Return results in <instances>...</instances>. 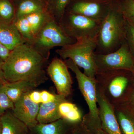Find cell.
Instances as JSON below:
<instances>
[{"label":"cell","instance_id":"obj_1","mask_svg":"<svg viewBox=\"0 0 134 134\" xmlns=\"http://www.w3.org/2000/svg\"><path fill=\"white\" fill-rule=\"evenodd\" d=\"M47 61L28 44L18 46L3 63L5 79L9 82L29 81L38 86L47 80L45 68Z\"/></svg>","mask_w":134,"mask_h":134},{"label":"cell","instance_id":"obj_2","mask_svg":"<svg viewBox=\"0 0 134 134\" xmlns=\"http://www.w3.org/2000/svg\"><path fill=\"white\" fill-rule=\"evenodd\" d=\"M97 85L114 107L126 103L134 85L131 71L122 69L97 70Z\"/></svg>","mask_w":134,"mask_h":134},{"label":"cell","instance_id":"obj_3","mask_svg":"<svg viewBox=\"0 0 134 134\" xmlns=\"http://www.w3.org/2000/svg\"><path fill=\"white\" fill-rule=\"evenodd\" d=\"M126 23V19L119 5H111L108 14L101 22L95 52L107 54L119 49L125 40Z\"/></svg>","mask_w":134,"mask_h":134},{"label":"cell","instance_id":"obj_4","mask_svg":"<svg viewBox=\"0 0 134 134\" xmlns=\"http://www.w3.org/2000/svg\"><path fill=\"white\" fill-rule=\"evenodd\" d=\"M65 62L68 68L75 75L79 90L88 107L89 112L83 116L82 122L90 134H96L101 128L97 102L96 79L86 75L72 60L68 59Z\"/></svg>","mask_w":134,"mask_h":134},{"label":"cell","instance_id":"obj_5","mask_svg":"<svg viewBox=\"0 0 134 134\" xmlns=\"http://www.w3.org/2000/svg\"><path fill=\"white\" fill-rule=\"evenodd\" d=\"M97 47V38H82L71 44L65 46L55 51L63 60H72L83 73L89 77L96 78L97 68L93 54Z\"/></svg>","mask_w":134,"mask_h":134},{"label":"cell","instance_id":"obj_6","mask_svg":"<svg viewBox=\"0 0 134 134\" xmlns=\"http://www.w3.org/2000/svg\"><path fill=\"white\" fill-rule=\"evenodd\" d=\"M76 41L67 35L60 24L51 17L29 45L48 60L53 48L63 47Z\"/></svg>","mask_w":134,"mask_h":134},{"label":"cell","instance_id":"obj_7","mask_svg":"<svg viewBox=\"0 0 134 134\" xmlns=\"http://www.w3.org/2000/svg\"><path fill=\"white\" fill-rule=\"evenodd\" d=\"M101 22L66 11L60 24L66 34L77 40L82 38H97Z\"/></svg>","mask_w":134,"mask_h":134},{"label":"cell","instance_id":"obj_8","mask_svg":"<svg viewBox=\"0 0 134 134\" xmlns=\"http://www.w3.org/2000/svg\"><path fill=\"white\" fill-rule=\"evenodd\" d=\"M93 58L97 70L122 69L132 72L134 68V59L126 40L116 51L107 54L95 52Z\"/></svg>","mask_w":134,"mask_h":134},{"label":"cell","instance_id":"obj_9","mask_svg":"<svg viewBox=\"0 0 134 134\" xmlns=\"http://www.w3.org/2000/svg\"><path fill=\"white\" fill-rule=\"evenodd\" d=\"M109 2V0H71L66 11L101 22L111 6Z\"/></svg>","mask_w":134,"mask_h":134},{"label":"cell","instance_id":"obj_10","mask_svg":"<svg viewBox=\"0 0 134 134\" xmlns=\"http://www.w3.org/2000/svg\"><path fill=\"white\" fill-rule=\"evenodd\" d=\"M68 69L65 61L55 57L46 69L55 85L58 94L66 97L71 95L73 84Z\"/></svg>","mask_w":134,"mask_h":134},{"label":"cell","instance_id":"obj_11","mask_svg":"<svg viewBox=\"0 0 134 134\" xmlns=\"http://www.w3.org/2000/svg\"><path fill=\"white\" fill-rule=\"evenodd\" d=\"M51 17L46 10L22 17L14 23L26 44H29Z\"/></svg>","mask_w":134,"mask_h":134},{"label":"cell","instance_id":"obj_12","mask_svg":"<svg viewBox=\"0 0 134 134\" xmlns=\"http://www.w3.org/2000/svg\"><path fill=\"white\" fill-rule=\"evenodd\" d=\"M97 98L101 129L108 134H122L115 116L114 107L97 85Z\"/></svg>","mask_w":134,"mask_h":134},{"label":"cell","instance_id":"obj_13","mask_svg":"<svg viewBox=\"0 0 134 134\" xmlns=\"http://www.w3.org/2000/svg\"><path fill=\"white\" fill-rule=\"evenodd\" d=\"M30 92L23 95L14 103L12 111L15 117L32 129L38 124L37 118L40 104H36L30 99L28 96Z\"/></svg>","mask_w":134,"mask_h":134},{"label":"cell","instance_id":"obj_14","mask_svg":"<svg viewBox=\"0 0 134 134\" xmlns=\"http://www.w3.org/2000/svg\"><path fill=\"white\" fill-rule=\"evenodd\" d=\"M0 42L10 51L26 43L14 23L0 21Z\"/></svg>","mask_w":134,"mask_h":134},{"label":"cell","instance_id":"obj_15","mask_svg":"<svg viewBox=\"0 0 134 134\" xmlns=\"http://www.w3.org/2000/svg\"><path fill=\"white\" fill-rule=\"evenodd\" d=\"M66 97L56 94L55 100L50 103H41L37 120L39 124H47L62 119L59 111L60 104L66 100Z\"/></svg>","mask_w":134,"mask_h":134},{"label":"cell","instance_id":"obj_16","mask_svg":"<svg viewBox=\"0 0 134 134\" xmlns=\"http://www.w3.org/2000/svg\"><path fill=\"white\" fill-rule=\"evenodd\" d=\"M114 112L122 134H134V111L125 103L114 107Z\"/></svg>","mask_w":134,"mask_h":134},{"label":"cell","instance_id":"obj_17","mask_svg":"<svg viewBox=\"0 0 134 134\" xmlns=\"http://www.w3.org/2000/svg\"><path fill=\"white\" fill-rule=\"evenodd\" d=\"M14 22L22 17L47 10L46 3L41 0H14Z\"/></svg>","mask_w":134,"mask_h":134},{"label":"cell","instance_id":"obj_18","mask_svg":"<svg viewBox=\"0 0 134 134\" xmlns=\"http://www.w3.org/2000/svg\"><path fill=\"white\" fill-rule=\"evenodd\" d=\"M2 134H28L29 129L24 122L15 117L12 113L5 112L0 119Z\"/></svg>","mask_w":134,"mask_h":134},{"label":"cell","instance_id":"obj_19","mask_svg":"<svg viewBox=\"0 0 134 134\" xmlns=\"http://www.w3.org/2000/svg\"><path fill=\"white\" fill-rule=\"evenodd\" d=\"M37 87V86L34 83L26 81L7 82L3 85L5 92L14 103L23 95L32 91Z\"/></svg>","mask_w":134,"mask_h":134},{"label":"cell","instance_id":"obj_20","mask_svg":"<svg viewBox=\"0 0 134 134\" xmlns=\"http://www.w3.org/2000/svg\"><path fill=\"white\" fill-rule=\"evenodd\" d=\"M59 111L62 119L72 124H79L82 121V113L75 104L68 100L60 104Z\"/></svg>","mask_w":134,"mask_h":134},{"label":"cell","instance_id":"obj_21","mask_svg":"<svg viewBox=\"0 0 134 134\" xmlns=\"http://www.w3.org/2000/svg\"><path fill=\"white\" fill-rule=\"evenodd\" d=\"M70 122L62 119L47 124H38L33 128L37 134H65Z\"/></svg>","mask_w":134,"mask_h":134},{"label":"cell","instance_id":"obj_22","mask_svg":"<svg viewBox=\"0 0 134 134\" xmlns=\"http://www.w3.org/2000/svg\"><path fill=\"white\" fill-rule=\"evenodd\" d=\"M71 0H48L47 10L52 18L60 23Z\"/></svg>","mask_w":134,"mask_h":134},{"label":"cell","instance_id":"obj_23","mask_svg":"<svg viewBox=\"0 0 134 134\" xmlns=\"http://www.w3.org/2000/svg\"><path fill=\"white\" fill-rule=\"evenodd\" d=\"M15 9L13 1L0 0V21L14 23Z\"/></svg>","mask_w":134,"mask_h":134},{"label":"cell","instance_id":"obj_24","mask_svg":"<svg viewBox=\"0 0 134 134\" xmlns=\"http://www.w3.org/2000/svg\"><path fill=\"white\" fill-rule=\"evenodd\" d=\"M14 103L10 100L4 90L3 85L0 86V112L4 114L8 110H12Z\"/></svg>","mask_w":134,"mask_h":134},{"label":"cell","instance_id":"obj_25","mask_svg":"<svg viewBox=\"0 0 134 134\" xmlns=\"http://www.w3.org/2000/svg\"><path fill=\"white\" fill-rule=\"evenodd\" d=\"M125 40L130 52L134 59V26L126 20L125 26Z\"/></svg>","mask_w":134,"mask_h":134},{"label":"cell","instance_id":"obj_26","mask_svg":"<svg viewBox=\"0 0 134 134\" xmlns=\"http://www.w3.org/2000/svg\"><path fill=\"white\" fill-rule=\"evenodd\" d=\"M119 7L125 18L134 19V0H124Z\"/></svg>","mask_w":134,"mask_h":134},{"label":"cell","instance_id":"obj_27","mask_svg":"<svg viewBox=\"0 0 134 134\" xmlns=\"http://www.w3.org/2000/svg\"><path fill=\"white\" fill-rule=\"evenodd\" d=\"M41 103H50L55 100L56 94H53L46 91L40 92Z\"/></svg>","mask_w":134,"mask_h":134},{"label":"cell","instance_id":"obj_28","mask_svg":"<svg viewBox=\"0 0 134 134\" xmlns=\"http://www.w3.org/2000/svg\"><path fill=\"white\" fill-rule=\"evenodd\" d=\"M28 96L30 99L34 103L37 104H41L40 92L32 91L29 92Z\"/></svg>","mask_w":134,"mask_h":134},{"label":"cell","instance_id":"obj_29","mask_svg":"<svg viewBox=\"0 0 134 134\" xmlns=\"http://www.w3.org/2000/svg\"><path fill=\"white\" fill-rule=\"evenodd\" d=\"M10 52L11 51L4 46L0 42V60L4 62L9 56Z\"/></svg>","mask_w":134,"mask_h":134},{"label":"cell","instance_id":"obj_30","mask_svg":"<svg viewBox=\"0 0 134 134\" xmlns=\"http://www.w3.org/2000/svg\"><path fill=\"white\" fill-rule=\"evenodd\" d=\"M70 134H90L88 130L82 123H79L77 127L73 130Z\"/></svg>","mask_w":134,"mask_h":134},{"label":"cell","instance_id":"obj_31","mask_svg":"<svg viewBox=\"0 0 134 134\" xmlns=\"http://www.w3.org/2000/svg\"><path fill=\"white\" fill-rule=\"evenodd\" d=\"M126 103L134 111V85L130 93Z\"/></svg>","mask_w":134,"mask_h":134},{"label":"cell","instance_id":"obj_32","mask_svg":"<svg viewBox=\"0 0 134 134\" xmlns=\"http://www.w3.org/2000/svg\"><path fill=\"white\" fill-rule=\"evenodd\" d=\"M3 62L0 60V86L4 85L7 82L5 79L2 70V65Z\"/></svg>","mask_w":134,"mask_h":134},{"label":"cell","instance_id":"obj_33","mask_svg":"<svg viewBox=\"0 0 134 134\" xmlns=\"http://www.w3.org/2000/svg\"><path fill=\"white\" fill-rule=\"evenodd\" d=\"M96 134H108L107 133H106L102 129L100 128L97 131V133Z\"/></svg>","mask_w":134,"mask_h":134},{"label":"cell","instance_id":"obj_34","mask_svg":"<svg viewBox=\"0 0 134 134\" xmlns=\"http://www.w3.org/2000/svg\"><path fill=\"white\" fill-rule=\"evenodd\" d=\"M127 21L129 22L130 23L132 24L133 26H134V19L132 18H125Z\"/></svg>","mask_w":134,"mask_h":134},{"label":"cell","instance_id":"obj_35","mask_svg":"<svg viewBox=\"0 0 134 134\" xmlns=\"http://www.w3.org/2000/svg\"><path fill=\"white\" fill-rule=\"evenodd\" d=\"M0 134H2V126L0 121Z\"/></svg>","mask_w":134,"mask_h":134},{"label":"cell","instance_id":"obj_36","mask_svg":"<svg viewBox=\"0 0 134 134\" xmlns=\"http://www.w3.org/2000/svg\"><path fill=\"white\" fill-rule=\"evenodd\" d=\"M132 74H133V78L134 80V68H133V71H132Z\"/></svg>","mask_w":134,"mask_h":134},{"label":"cell","instance_id":"obj_37","mask_svg":"<svg viewBox=\"0 0 134 134\" xmlns=\"http://www.w3.org/2000/svg\"><path fill=\"white\" fill-rule=\"evenodd\" d=\"M3 114H2V113L0 112V119H1V117L2 116Z\"/></svg>","mask_w":134,"mask_h":134},{"label":"cell","instance_id":"obj_38","mask_svg":"<svg viewBox=\"0 0 134 134\" xmlns=\"http://www.w3.org/2000/svg\"><path fill=\"white\" fill-rule=\"evenodd\" d=\"M41 1H43L44 2H45L46 3L47 2V1H48V0H41Z\"/></svg>","mask_w":134,"mask_h":134},{"label":"cell","instance_id":"obj_39","mask_svg":"<svg viewBox=\"0 0 134 134\" xmlns=\"http://www.w3.org/2000/svg\"><path fill=\"white\" fill-rule=\"evenodd\" d=\"M106 1H108V0H106Z\"/></svg>","mask_w":134,"mask_h":134}]
</instances>
